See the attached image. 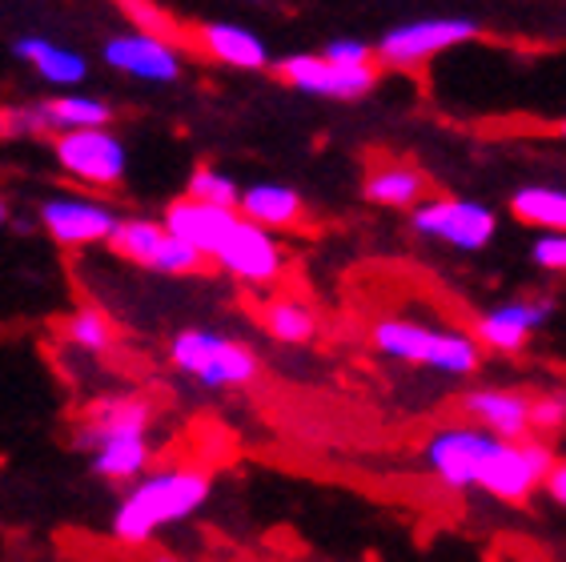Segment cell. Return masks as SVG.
I'll use <instances>...</instances> for the list:
<instances>
[{"label":"cell","mask_w":566,"mask_h":562,"mask_svg":"<svg viewBox=\"0 0 566 562\" xmlns=\"http://www.w3.org/2000/svg\"><path fill=\"white\" fill-rule=\"evenodd\" d=\"M479 33L482 29L467 17H422V21L394 24L378 41L374 56L390 69H422L426 61L450 53L458 44H470Z\"/></svg>","instance_id":"obj_6"},{"label":"cell","mask_w":566,"mask_h":562,"mask_svg":"<svg viewBox=\"0 0 566 562\" xmlns=\"http://www.w3.org/2000/svg\"><path fill=\"white\" fill-rule=\"evenodd\" d=\"M238 217H245L258 229H294L302 226L305 201L290 185H250L238 197Z\"/></svg>","instance_id":"obj_17"},{"label":"cell","mask_w":566,"mask_h":562,"mask_svg":"<svg viewBox=\"0 0 566 562\" xmlns=\"http://www.w3.org/2000/svg\"><path fill=\"white\" fill-rule=\"evenodd\" d=\"M531 261L538 270L566 273V233H543V238H534Z\"/></svg>","instance_id":"obj_31"},{"label":"cell","mask_w":566,"mask_h":562,"mask_svg":"<svg viewBox=\"0 0 566 562\" xmlns=\"http://www.w3.org/2000/svg\"><path fill=\"white\" fill-rule=\"evenodd\" d=\"M370 342L378 354L394 357V362L426 366L434 374H447V378H470L482 366L479 342L454 325L418 322V318H381V322H374Z\"/></svg>","instance_id":"obj_2"},{"label":"cell","mask_w":566,"mask_h":562,"mask_svg":"<svg viewBox=\"0 0 566 562\" xmlns=\"http://www.w3.org/2000/svg\"><path fill=\"white\" fill-rule=\"evenodd\" d=\"M65 337L76 350H88V354H109L117 346V325L105 310L97 305H81L73 318L65 322Z\"/></svg>","instance_id":"obj_25"},{"label":"cell","mask_w":566,"mask_h":562,"mask_svg":"<svg viewBox=\"0 0 566 562\" xmlns=\"http://www.w3.org/2000/svg\"><path fill=\"white\" fill-rule=\"evenodd\" d=\"M558 133H563V140H566V121H563V125H558Z\"/></svg>","instance_id":"obj_36"},{"label":"cell","mask_w":566,"mask_h":562,"mask_svg":"<svg viewBox=\"0 0 566 562\" xmlns=\"http://www.w3.org/2000/svg\"><path fill=\"white\" fill-rule=\"evenodd\" d=\"M555 314V302L551 298H514V302H502L494 310L474 322V342L479 350H494V354H523L531 346V337L543 330Z\"/></svg>","instance_id":"obj_9"},{"label":"cell","mask_w":566,"mask_h":562,"mask_svg":"<svg viewBox=\"0 0 566 562\" xmlns=\"http://www.w3.org/2000/svg\"><path fill=\"white\" fill-rule=\"evenodd\" d=\"M193 53L221 61L229 69H265L270 65V49L258 33L241 29V24H193L186 29V41Z\"/></svg>","instance_id":"obj_14"},{"label":"cell","mask_w":566,"mask_h":562,"mask_svg":"<svg viewBox=\"0 0 566 562\" xmlns=\"http://www.w3.org/2000/svg\"><path fill=\"white\" fill-rule=\"evenodd\" d=\"M189 201L197 206H209V209H229V214H238V197L241 189L229 181L226 174H218L213 165H197L193 177H189V189H186Z\"/></svg>","instance_id":"obj_26"},{"label":"cell","mask_w":566,"mask_h":562,"mask_svg":"<svg viewBox=\"0 0 566 562\" xmlns=\"http://www.w3.org/2000/svg\"><path fill=\"white\" fill-rule=\"evenodd\" d=\"M149 562H181V559H174V554H157V559H149Z\"/></svg>","instance_id":"obj_34"},{"label":"cell","mask_w":566,"mask_h":562,"mask_svg":"<svg viewBox=\"0 0 566 562\" xmlns=\"http://www.w3.org/2000/svg\"><path fill=\"white\" fill-rule=\"evenodd\" d=\"M277 81L302 89V93H314V97H334V101H361L366 93H374L378 85V65H334L322 53H297L285 56L273 65Z\"/></svg>","instance_id":"obj_7"},{"label":"cell","mask_w":566,"mask_h":562,"mask_svg":"<svg viewBox=\"0 0 566 562\" xmlns=\"http://www.w3.org/2000/svg\"><path fill=\"white\" fill-rule=\"evenodd\" d=\"M149 270L174 273V278H186V273H201V270H206V258H201V253H193L189 246H181L177 238H169V233H165V241H161V249H157V258H153Z\"/></svg>","instance_id":"obj_29"},{"label":"cell","mask_w":566,"mask_h":562,"mask_svg":"<svg viewBox=\"0 0 566 562\" xmlns=\"http://www.w3.org/2000/svg\"><path fill=\"white\" fill-rule=\"evenodd\" d=\"M9 137H53L41 105H0V140Z\"/></svg>","instance_id":"obj_28"},{"label":"cell","mask_w":566,"mask_h":562,"mask_svg":"<svg viewBox=\"0 0 566 562\" xmlns=\"http://www.w3.org/2000/svg\"><path fill=\"white\" fill-rule=\"evenodd\" d=\"M153 422V402L145 394H109V398L88 402L81 422L73 426V446L93 455L105 438H120V434H133V438H145Z\"/></svg>","instance_id":"obj_10"},{"label":"cell","mask_w":566,"mask_h":562,"mask_svg":"<svg viewBox=\"0 0 566 562\" xmlns=\"http://www.w3.org/2000/svg\"><path fill=\"white\" fill-rule=\"evenodd\" d=\"M105 61L113 69L129 76H145V81H177L181 76V56H177L174 44L153 41V37L129 33V37H113L105 44Z\"/></svg>","instance_id":"obj_16"},{"label":"cell","mask_w":566,"mask_h":562,"mask_svg":"<svg viewBox=\"0 0 566 562\" xmlns=\"http://www.w3.org/2000/svg\"><path fill=\"white\" fill-rule=\"evenodd\" d=\"M422 462L454 490H486L499 502H526L551 475L555 450L538 438L502 443L470 422H454L426 438Z\"/></svg>","instance_id":"obj_1"},{"label":"cell","mask_w":566,"mask_h":562,"mask_svg":"<svg viewBox=\"0 0 566 562\" xmlns=\"http://www.w3.org/2000/svg\"><path fill=\"white\" fill-rule=\"evenodd\" d=\"M511 214L538 233H566V189L555 185H523L511 197Z\"/></svg>","instance_id":"obj_19"},{"label":"cell","mask_w":566,"mask_h":562,"mask_svg":"<svg viewBox=\"0 0 566 562\" xmlns=\"http://www.w3.org/2000/svg\"><path fill=\"white\" fill-rule=\"evenodd\" d=\"M238 214H229V209H209V206H197L189 197H177L174 206L165 209V233L177 238L181 246H189L193 253L201 258H213L226 241V233L233 229Z\"/></svg>","instance_id":"obj_15"},{"label":"cell","mask_w":566,"mask_h":562,"mask_svg":"<svg viewBox=\"0 0 566 562\" xmlns=\"http://www.w3.org/2000/svg\"><path fill=\"white\" fill-rule=\"evenodd\" d=\"M120 9H125V17H129L133 29H137L142 37L174 44V49L186 41V24H177L174 17H169L165 9H157V4H145L142 0V4H120Z\"/></svg>","instance_id":"obj_27"},{"label":"cell","mask_w":566,"mask_h":562,"mask_svg":"<svg viewBox=\"0 0 566 562\" xmlns=\"http://www.w3.org/2000/svg\"><path fill=\"white\" fill-rule=\"evenodd\" d=\"M4 217H9V209H4V201H0V221H4Z\"/></svg>","instance_id":"obj_35"},{"label":"cell","mask_w":566,"mask_h":562,"mask_svg":"<svg viewBox=\"0 0 566 562\" xmlns=\"http://www.w3.org/2000/svg\"><path fill=\"white\" fill-rule=\"evenodd\" d=\"M543 490L566 510V458H555V466H551V475H546Z\"/></svg>","instance_id":"obj_33"},{"label":"cell","mask_w":566,"mask_h":562,"mask_svg":"<svg viewBox=\"0 0 566 562\" xmlns=\"http://www.w3.org/2000/svg\"><path fill=\"white\" fill-rule=\"evenodd\" d=\"M44 108V121H49V129L53 137L61 133H85V129H105L113 117V108L97 97H53V101H41Z\"/></svg>","instance_id":"obj_22"},{"label":"cell","mask_w":566,"mask_h":562,"mask_svg":"<svg viewBox=\"0 0 566 562\" xmlns=\"http://www.w3.org/2000/svg\"><path fill=\"white\" fill-rule=\"evenodd\" d=\"M326 61H334V65H349V69H358V65H374V44L366 41H354V37H338V41H329L326 44Z\"/></svg>","instance_id":"obj_32"},{"label":"cell","mask_w":566,"mask_h":562,"mask_svg":"<svg viewBox=\"0 0 566 562\" xmlns=\"http://www.w3.org/2000/svg\"><path fill=\"white\" fill-rule=\"evenodd\" d=\"M410 226L418 238L442 241L462 253H479L499 233V217L474 197H426L422 206L410 209Z\"/></svg>","instance_id":"obj_5"},{"label":"cell","mask_w":566,"mask_h":562,"mask_svg":"<svg viewBox=\"0 0 566 562\" xmlns=\"http://www.w3.org/2000/svg\"><path fill=\"white\" fill-rule=\"evenodd\" d=\"M221 270L233 273L238 281H250V285H270V281L282 278L285 270V253L282 246L265 233V229L250 226L245 217L233 221V229L226 233L221 249L213 253Z\"/></svg>","instance_id":"obj_11"},{"label":"cell","mask_w":566,"mask_h":562,"mask_svg":"<svg viewBox=\"0 0 566 562\" xmlns=\"http://www.w3.org/2000/svg\"><path fill=\"white\" fill-rule=\"evenodd\" d=\"M56 162L69 177L88 181L97 189H113L125 177V149L109 129H85V133H61L53 140Z\"/></svg>","instance_id":"obj_8"},{"label":"cell","mask_w":566,"mask_h":562,"mask_svg":"<svg viewBox=\"0 0 566 562\" xmlns=\"http://www.w3.org/2000/svg\"><path fill=\"white\" fill-rule=\"evenodd\" d=\"M17 56H21L24 65H33L44 81H53V85H81L88 76L85 56L56 49L53 41H41V37H21L17 41Z\"/></svg>","instance_id":"obj_20"},{"label":"cell","mask_w":566,"mask_h":562,"mask_svg":"<svg viewBox=\"0 0 566 562\" xmlns=\"http://www.w3.org/2000/svg\"><path fill=\"white\" fill-rule=\"evenodd\" d=\"M174 366L189 378L206 382V386H245L258 378V354L245 342L221 337L213 330H181L169 346Z\"/></svg>","instance_id":"obj_4"},{"label":"cell","mask_w":566,"mask_h":562,"mask_svg":"<svg viewBox=\"0 0 566 562\" xmlns=\"http://www.w3.org/2000/svg\"><path fill=\"white\" fill-rule=\"evenodd\" d=\"M462 414L470 426L486 430L502 443H526L531 434V394L514 386H479L462 394Z\"/></svg>","instance_id":"obj_12"},{"label":"cell","mask_w":566,"mask_h":562,"mask_svg":"<svg viewBox=\"0 0 566 562\" xmlns=\"http://www.w3.org/2000/svg\"><path fill=\"white\" fill-rule=\"evenodd\" d=\"M161 241H165V226L145 221V217H129V221H117V229L109 233L105 246H109L120 261H133V266H145V270H149Z\"/></svg>","instance_id":"obj_24"},{"label":"cell","mask_w":566,"mask_h":562,"mask_svg":"<svg viewBox=\"0 0 566 562\" xmlns=\"http://www.w3.org/2000/svg\"><path fill=\"white\" fill-rule=\"evenodd\" d=\"M209 498V475L201 470H165L145 478L113 514V539L125 547H142L153 539V530L165 522L189 519Z\"/></svg>","instance_id":"obj_3"},{"label":"cell","mask_w":566,"mask_h":562,"mask_svg":"<svg viewBox=\"0 0 566 562\" xmlns=\"http://www.w3.org/2000/svg\"><path fill=\"white\" fill-rule=\"evenodd\" d=\"M149 466V446L145 438H133V434H120V438H105V443L93 450V470L109 482H129Z\"/></svg>","instance_id":"obj_23"},{"label":"cell","mask_w":566,"mask_h":562,"mask_svg":"<svg viewBox=\"0 0 566 562\" xmlns=\"http://www.w3.org/2000/svg\"><path fill=\"white\" fill-rule=\"evenodd\" d=\"M426 174L418 165H406V162H394V165H378L366 185H361V194L366 201L381 209H418L426 201Z\"/></svg>","instance_id":"obj_18"},{"label":"cell","mask_w":566,"mask_h":562,"mask_svg":"<svg viewBox=\"0 0 566 562\" xmlns=\"http://www.w3.org/2000/svg\"><path fill=\"white\" fill-rule=\"evenodd\" d=\"M41 226L49 229V238L56 246L81 249L109 241V233L117 229V214L97 206V201H88V197H53L41 209Z\"/></svg>","instance_id":"obj_13"},{"label":"cell","mask_w":566,"mask_h":562,"mask_svg":"<svg viewBox=\"0 0 566 562\" xmlns=\"http://www.w3.org/2000/svg\"><path fill=\"white\" fill-rule=\"evenodd\" d=\"M262 325L265 334L277 337L282 346H310L317 337V314L305 302H294V298H270L262 305Z\"/></svg>","instance_id":"obj_21"},{"label":"cell","mask_w":566,"mask_h":562,"mask_svg":"<svg viewBox=\"0 0 566 562\" xmlns=\"http://www.w3.org/2000/svg\"><path fill=\"white\" fill-rule=\"evenodd\" d=\"M566 426V389L531 394V434H558Z\"/></svg>","instance_id":"obj_30"}]
</instances>
